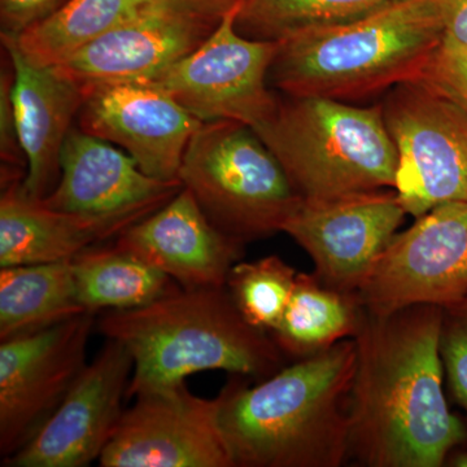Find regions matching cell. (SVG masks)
<instances>
[{
    "mask_svg": "<svg viewBox=\"0 0 467 467\" xmlns=\"http://www.w3.org/2000/svg\"><path fill=\"white\" fill-rule=\"evenodd\" d=\"M296 278V270L273 254L251 263L238 261L227 275L226 288L243 318L272 334L284 317Z\"/></svg>",
    "mask_w": 467,
    "mask_h": 467,
    "instance_id": "25",
    "label": "cell"
},
{
    "mask_svg": "<svg viewBox=\"0 0 467 467\" xmlns=\"http://www.w3.org/2000/svg\"><path fill=\"white\" fill-rule=\"evenodd\" d=\"M94 313L0 343V456L26 447L84 373Z\"/></svg>",
    "mask_w": 467,
    "mask_h": 467,
    "instance_id": "11",
    "label": "cell"
},
{
    "mask_svg": "<svg viewBox=\"0 0 467 467\" xmlns=\"http://www.w3.org/2000/svg\"><path fill=\"white\" fill-rule=\"evenodd\" d=\"M392 0H241L235 26L243 36L278 42L309 27L344 23Z\"/></svg>",
    "mask_w": 467,
    "mask_h": 467,
    "instance_id": "24",
    "label": "cell"
},
{
    "mask_svg": "<svg viewBox=\"0 0 467 467\" xmlns=\"http://www.w3.org/2000/svg\"><path fill=\"white\" fill-rule=\"evenodd\" d=\"M78 128L115 144L150 177L180 181L184 152L202 121L159 86L112 82L86 90Z\"/></svg>",
    "mask_w": 467,
    "mask_h": 467,
    "instance_id": "15",
    "label": "cell"
},
{
    "mask_svg": "<svg viewBox=\"0 0 467 467\" xmlns=\"http://www.w3.org/2000/svg\"><path fill=\"white\" fill-rule=\"evenodd\" d=\"M442 309L368 315L353 339L349 460L368 467H441L467 441L445 398Z\"/></svg>",
    "mask_w": 467,
    "mask_h": 467,
    "instance_id": "1",
    "label": "cell"
},
{
    "mask_svg": "<svg viewBox=\"0 0 467 467\" xmlns=\"http://www.w3.org/2000/svg\"><path fill=\"white\" fill-rule=\"evenodd\" d=\"M254 130L304 201L395 189L398 150L380 103L284 95Z\"/></svg>",
    "mask_w": 467,
    "mask_h": 467,
    "instance_id": "5",
    "label": "cell"
},
{
    "mask_svg": "<svg viewBox=\"0 0 467 467\" xmlns=\"http://www.w3.org/2000/svg\"><path fill=\"white\" fill-rule=\"evenodd\" d=\"M241 0H149L121 26L86 46L58 70L88 90L150 81L207 41Z\"/></svg>",
    "mask_w": 467,
    "mask_h": 467,
    "instance_id": "9",
    "label": "cell"
},
{
    "mask_svg": "<svg viewBox=\"0 0 467 467\" xmlns=\"http://www.w3.org/2000/svg\"><path fill=\"white\" fill-rule=\"evenodd\" d=\"M57 186L42 199L57 211L88 216H150L183 189L181 181L150 177L115 144L72 128L60 160Z\"/></svg>",
    "mask_w": 467,
    "mask_h": 467,
    "instance_id": "16",
    "label": "cell"
},
{
    "mask_svg": "<svg viewBox=\"0 0 467 467\" xmlns=\"http://www.w3.org/2000/svg\"><path fill=\"white\" fill-rule=\"evenodd\" d=\"M445 465L454 467H467V451L460 450V447L454 448L453 451L448 454Z\"/></svg>",
    "mask_w": 467,
    "mask_h": 467,
    "instance_id": "31",
    "label": "cell"
},
{
    "mask_svg": "<svg viewBox=\"0 0 467 467\" xmlns=\"http://www.w3.org/2000/svg\"><path fill=\"white\" fill-rule=\"evenodd\" d=\"M380 106L398 150L393 190L407 213L467 202L466 113L420 81L395 86Z\"/></svg>",
    "mask_w": 467,
    "mask_h": 467,
    "instance_id": "7",
    "label": "cell"
},
{
    "mask_svg": "<svg viewBox=\"0 0 467 467\" xmlns=\"http://www.w3.org/2000/svg\"><path fill=\"white\" fill-rule=\"evenodd\" d=\"M368 315L467 297V202L438 205L398 233L358 292Z\"/></svg>",
    "mask_w": 467,
    "mask_h": 467,
    "instance_id": "8",
    "label": "cell"
},
{
    "mask_svg": "<svg viewBox=\"0 0 467 467\" xmlns=\"http://www.w3.org/2000/svg\"><path fill=\"white\" fill-rule=\"evenodd\" d=\"M67 0H0V26L5 36H20L63 7Z\"/></svg>",
    "mask_w": 467,
    "mask_h": 467,
    "instance_id": "29",
    "label": "cell"
},
{
    "mask_svg": "<svg viewBox=\"0 0 467 467\" xmlns=\"http://www.w3.org/2000/svg\"><path fill=\"white\" fill-rule=\"evenodd\" d=\"M407 211L395 190L301 201L284 227L328 287L358 294Z\"/></svg>",
    "mask_w": 467,
    "mask_h": 467,
    "instance_id": "13",
    "label": "cell"
},
{
    "mask_svg": "<svg viewBox=\"0 0 467 467\" xmlns=\"http://www.w3.org/2000/svg\"><path fill=\"white\" fill-rule=\"evenodd\" d=\"M113 243L184 290L225 287L230 270L244 254V245L217 229L186 187Z\"/></svg>",
    "mask_w": 467,
    "mask_h": 467,
    "instance_id": "17",
    "label": "cell"
},
{
    "mask_svg": "<svg viewBox=\"0 0 467 467\" xmlns=\"http://www.w3.org/2000/svg\"><path fill=\"white\" fill-rule=\"evenodd\" d=\"M180 181L211 223L243 245L284 233L303 201L256 130L232 119L202 122Z\"/></svg>",
    "mask_w": 467,
    "mask_h": 467,
    "instance_id": "6",
    "label": "cell"
},
{
    "mask_svg": "<svg viewBox=\"0 0 467 467\" xmlns=\"http://www.w3.org/2000/svg\"><path fill=\"white\" fill-rule=\"evenodd\" d=\"M441 42L438 0H392L364 16L285 36L269 85L290 97L358 103L416 81Z\"/></svg>",
    "mask_w": 467,
    "mask_h": 467,
    "instance_id": "3",
    "label": "cell"
},
{
    "mask_svg": "<svg viewBox=\"0 0 467 467\" xmlns=\"http://www.w3.org/2000/svg\"><path fill=\"white\" fill-rule=\"evenodd\" d=\"M15 70L14 103L18 135L26 159L24 192L42 201L60 180L61 150L86 91L57 67L36 66L24 57L15 36L2 34Z\"/></svg>",
    "mask_w": 467,
    "mask_h": 467,
    "instance_id": "18",
    "label": "cell"
},
{
    "mask_svg": "<svg viewBox=\"0 0 467 467\" xmlns=\"http://www.w3.org/2000/svg\"><path fill=\"white\" fill-rule=\"evenodd\" d=\"M355 339L296 359L251 387L234 376L220 422L235 467H340L349 462Z\"/></svg>",
    "mask_w": 467,
    "mask_h": 467,
    "instance_id": "2",
    "label": "cell"
},
{
    "mask_svg": "<svg viewBox=\"0 0 467 467\" xmlns=\"http://www.w3.org/2000/svg\"><path fill=\"white\" fill-rule=\"evenodd\" d=\"M365 317L358 294L328 287L315 273H297L290 303L270 337L285 358L296 361L353 339Z\"/></svg>",
    "mask_w": 467,
    "mask_h": 467,
    "instance_id": "20",
    "label": "cell"
},
{
    "mask_svg": "<svg viewBox=\"0 0 467 467\" xmlns=\"http://www.w3.org/2000/svg\"><path fill=\"white\" fill-rule=\"evenodd\" d=\"M77 295L86 312L147 306L181 288L173 279L131 252L92 245L72 259Z\"/></svg>",
    "mask_w": 467,
    "mask_h": 467,
    "instance_id": "22",
    "label": "cell"
},
{
    "mask_svg": "<svg viewBox=\"0 0 467 467\" xmlns=\"http://www.w3.org/2000/svg\"><path fill=\"white\" fill-rule=\"evenodd\" d=\"M241 2L189 57L150 78L202 122L232 119L252 128L278 107L269 70L278 42L243 36L235 26Z\"/></svg>",
    "mask_w": 467,
    "mask_h": 467,
    "instance_id": "10",
    "label": "cell"
},
{
    "mask_svg": "<svg viewBox=\"0 0 467 467\" xmlns=\"http://www.w3.org/2000/svg\"><path fill=\"white\" fill-rule=\"evenodd\" d=\"M149 0H67L52 16L15 36L24 57L57 67L121 26Z\"/></svg>",
    "mask_w": 467,
    "mask_h": 467,
    "instance_id": "23",
    "label": "cell"
},
{
    "mask_svg": "<svg viewBox=\"0 0 467 467\" xmlns=\"http://www.w3.org/2000/svg\"><path fill=\"white\" fill-rule=\"evenodd\" d=\"M441 356L451 395L467 416V297L442 308Z\"/></svg>",
    "mask_w": 467,
    "mask_h": 467,
    "instance_id": "26",
    "label": "cell"
},
{
    "mask_svg": "<svg viewBox=\"0 0 467 467\" xmlns=\"http://www.w3.org/2000/svg\"><path fill=\"white\" fill-rule=\"evenodd\" d=\"M97 326L133 358L128 399L186 383L202 371L265 379L287 358L270 334L243 318L226 285L181 287L140 308L107 310Z\"/></svg>",
    "mask_w": 467,
    "mask_h": 467,
    "instance_id": "4",
    "label": "cell"
},
{
    "mask_svg": "<svg viewBox=\"0 0 467 467\" xmlns=\"http://www.w3.org/2000/svg\"><path fill=\"white\" fill-rule=\"evenodd\" d=\"M134 399L101 467H235L221 427L220 395L199 398L181 383Z\"/></svg>",
    "mask_w": 467,
    "mask_h": 467,
    "instance_id": "12",
    "label": "cell"
},
{
    "mask_svg": "<svg viewBox=\"0 0 467 467\" xmlns=\"http://www.w3.org/2000/svg\"><path fill=\"white\" fill-rule=\"evenodd\" d=\"M24 181L3 187L0 267L72 260L92 245L116 238L144 214L88 216L46 207L30 198Z\"/></svg>",
    "mask_w": 467,
    "mask_h": 467,
    "instance_id": "19",
    "label": "cell"
},
{
    "mask_svg": "<svg viewBox=\"0 0 467 467\" xmlns=\"http://www.w3.org/2000/svg\"><path fill=\"white\" fill-rule=\"evenodd\" d=\"M416 81L439 92L467 115V46L441 42Z\"/></svg>",
    "mask_w": 467,
    "mask_h": 467,
    "instance_id": "28",
    "label": "cell"
},
{
    "mask_svg": "<svg viewBox=\"0 0 467 467\" xmlns=\"http://www.w3.org/2000/svg\"><path fill=\"white\" fill-rule=\"evenodd\" d=\"M442 20V42L467 46V0H438Z\"/></svg>",
    "mask_w": 467,
    "mask_h": 467,
    "instance_id": "30",
    "label": "cell"
},
{
    "mask_svg": "<svg viewBox=\"0 0 467 467\" xmlns=\"http://www.w3.org/2000/svg\"><path fill=\"white\" fill-rule=\"evenodd\" d=\"M3 48L0 72V158L2 187L26 180V159L18 135L14 103L15 70L8 51Z\"/></svg>",
    "mask_w": 467,
    "mask_h": 467,
    "instance_id": "27",
    "label": "cell"
},
{
    "mask_svg": "<svg viewBox=\"0 0 467 467\" xmlns=\"http://www.w3.org/2000/svg\"><path fill=\"white\" fill-rule=\"evenodd\" d=\"M72 260L0 270V342L84 315Z\"/></svg>",
    "mask_w": 467,
    "mask_h": 467,
    "instance_id": "21",
    "label": "cell"
},
{
    "mask_svg": "<svg viewBox=\"0 0 467 467\" xmlns=\"http://www.w3.org/2000/svg\"><path fill=\"white\" fill-rule=\"evenodd\" d=\"M133 371L129 350L107 339L38 434L2 466L84 467L99 461L124 416Z\"/></svg>",
    "mask_w": 467,
    "mask_h": 467,
    "instance_id": "14",
    "label": "cell"
}]
</instances>
